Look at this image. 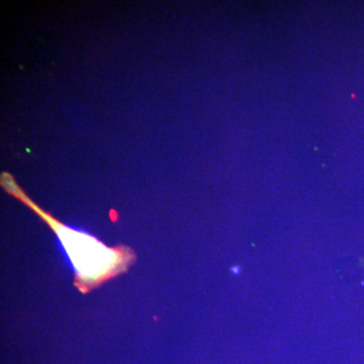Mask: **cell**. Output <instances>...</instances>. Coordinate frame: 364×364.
I'll return each mask as SVG.
<instances>
[{
  "label": "cell",
  "mask_w": 364,
  "mask_h": 364,
  "mask_svg": "<svg viewBox=\"0 0 364 364\" xmlns=\"http://www.w3.org/2000/svg\"><path fill=\"white\" fill-rule=\"evenodd\" d=\"M0 184L7 193L32 210L51 228L73 269L74 286L81 294L90 293L107 280L127 272L135 261V253L131 248L109 247L92 235L55 219L36 205L7 172H2Z\"/></svg>",
  "instance_id": "obj_1"
}]
</instances>
